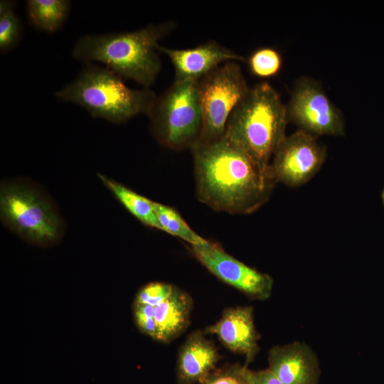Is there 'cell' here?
Returning <instances> with one entry per match:
<instances>
[{"label":"cell","instance_id":"6da1fadb","mask_svg":"<svg viewBox=\"0 0 384 384\" xmlns=\"http://www.w3.org/2000/svg\"><path fill=\"white\" fill-rule=\"evenodd\" d=\"M198 199L212 209L250 214L267 203L277 184L260 164L223 136L192 149Z\"/></svg>","mask_w":384,"mask_h":384},{"label":"cell","instance_id":"7a4b0ae2","mask_svg":"<svg viewBox=\"0 0 384 384\" xmlns=\"http://www.w3.org/2000/svg\"><path fill=\"white\" fill-rule=\"evenodd\" d=\"M176 27V23L169 20L130 32L85 36L75 43L72 55L85 63H102L123 80L130 79L149 88L161 67L159 41Z\"/></svg>","mask_w":384,"mask_h":384},{"label":"cell","instance_id":"3957f363","mask_svg":"<svg viewBox=\"0 0 384 384\" xmlns=\"http://www.w3.org/2000/svg\"><path fill=\"white\" fill-rule=\"evenodd\" d=\"M287 107L268 82L250 88L231 113L224 136L260 164L268 166L283 140L288 123Z\"/></svg>","mask_w":384,"mask_h":384},{"label":"cell","instance_id":"277c9868","mask_svg":"<svg viewBox=\"0 0 384 384\" xmlns=\"http://www.w3.org/2000/svg\"><path fill=\"white\" fill-rule=\"evenodd\" d=\"M59 99L86 109L93 117L124 122L139 114L149 115L156 95L150 88L134 90L107 67L86 63L71 83L55 93Z\"/></svg>","mask_w":384,"mask_h":384},{"label":"cell","instance_id":"5b68a950","mask_svg":"<svg viewBox=\"0 0 384 384\" xmlns=\"http://www.w3.org/2000/svg\"><path fill=\"white\" fill-rule=\"evenodd\" d=\"M0 216L13 233L39 245L58 242L65 230L63 220L52 200L26 180H6L1 183Z\"/></svg>","mask_w":384,"mask_h":384},{"label":"cell","instance_id":"8992f818","mask_svg":"<svg viewBox=\"0 0 384 384\" xmlns=\"http://www.w3.org/2000/svg\"><path fill=\"white\" fill-rule=\"evenodd\" d=\"M148 116L151 134L160 144L177 151L191 149L203 127L198 80H174L156 97Z\"/></svg>","mask_w":384,"mask_h":384},{"label":"cell","instance_id":"52a82bcc","mask_svg":"<svg viewBox=\"0 0 384 384\" xmlns=\"http://www.w3.org/2000/svg\"><path fill=\"white\" fill-rule=\"evenodd\" d=\"M198 87L203 119L198 143L213 142L224 136L231 113L250 87L237 61L214 69L198 80Z\"/></svg>","mask_w":384,"mask_h":384},{"label":"cell","instance_id":"ba28073f","mask_svg":"<svg viewBox=\"0 0 384 384\" xmlns=\"http://www.w3.org/2000/svg\"><path fill=\"white\" fill-rule=\"evenodd\" d=\"M286 107L288 122L294 124L299 130L316 137L345 135V121L341 111L316 79L299 77Z\"/></svg>","mask_w":384,"mask_h":384},{"label":"cell","instance_id":"9c48e42d","mask_svg":"<svg viewBox=\"0 0 384 384\" xmlns=\"http://www.w3.org/2000/svg\"><path fill=\"white\" fill-rule=\"evenodd\" d=\"M326 158V148L317 142V137L298 129L280 144L270 166L277 183L295 188L311 179Z\"/></svg>","mask_w":384,"mask_h":384},{"label":"cell","instance_id":"30bf717a","mask_svg":"<svg viewBox=\"0 0 384 384\" xmlns=\"http://www.w3.org/2000/svg\"><path fill=\"white\" fill-rule=\"evenodd\" d=\"M189 247L198 261L224 283L253 299L265 300L271 296L274 281L268 274L244 264L215 242L208 240Z\"/></svg>","mask_w":384,"mask_h":384},{"label":"cell","instance_id":"8fae6325","mask_svg":"<svg viewBox=\"0 0 384 384\" xmlns=\"http://www.w3.org/2000/svg\"><path fill=\"white\" fill-rule=\"evenodd\" d=\"M159 52L167 55L174 68V80H198L222 64L246 59L211 40L196 47L176 49L157 46Z\"/></svg>","mask_w":384,"mask_h":384},{"label":"cell","instance_id":"7c38bea8","mask_svg":"<svg viewBox=\"0 0 384 384\" xmlns=\"http://www.w3.org/2000/svg\"><path fill=\"white\" fill-rule=\"evenodd\" d=\"M205 333L215 334L230 351L244 355L246 366L260 351L257 342L260 336L255 329L253 308L250 306L225 309L220 319L206 327Z\"/></svg>","mask_w":384,"mask_h":384},{"label":"cell","instance_id":"4fadbf2b","mask_svg":"<svg viewBox=\"0 0 384 384\" xmlns=\"http://www.w3.org/2000/svg\"><path fill=\"white\" fill-rule=\"evenodd\" d=\"M268 364V368L283 384H319V360L305 343L294 341L272 347Z\"/></svg>","mask_w":384,"mask_h":384},{"label":"cell","instance_id":"5bb4252c","mask_svg":"<svg viewBox=\"0 0 384 384\" xmlns=\"http://www.w3.org/2000/svg\"><path fill=\"white\" fill-rule=\"evenodd\" d=\"M219 358L217 348L202 331L190 334L177 357L178 384H199L216 368Z\"/></svg>","mask_w":384,"mask_h":384},{"label":"cell","instance_id":"9a60e30c","mask_svg":"<svg viewBox=\"0 0 384 384\" xmlns=\"http://www.w3.org/2000/svg\"><path fill=\"white\" fill-rule=\"evenodd\" d=\"M192 308L191 296L175 287L171 295L155 307L156 340L169 343L184 332L190 323Z\"/></svg>","mask_w":384,"mask_h":384},{"label":"cell","instance_id":"2e32d148","mask_svg":"<svg viewBox=\"0 0 384 384\" xmlns=\"http://www.w3.org/2000/svg\"><path fill=\"white\" fill-rule=\"evenodd\" d=\"M97 176L104 186L137 220L146 226L160 229L155 213L154 201L106 176L101 174Z\"/></svg>","mask_w":384,"mask_h":384},{"label":"cell","instance_id":"e0dca14e","mask_svg":"<svg viewBox=\"0 0 384 384\" xmlns=\"http://www.w3.org/2000/svg\"><path fill=\"white\" fill-rule=\"evenodd\" d=\"M29 21L36 28L54 32L64 23L70 2L66 0H28L26 3Z\"/></svg>","mask_w":384,"mask_h":384},{"label":"cell","instance_id":"ac0fdd59","mask_svg":"<svg viewBox=\"0 0 384 384\" xmlns=\"http://www.w3.org/2000/svg\"><path fill=\"white\" fill-rule=\"evenodd\" d=\"M154 208L159 230L183 240L189 246L208 242L196 233L174 208L158 202L154 203Z\"/></svg>","mask_w":384,"mask_h":384},{"label":"cell","instance_id":"d6986e66","mask_svg":"<svg viewBox=\"0 0 384 384\" xmlns=\"http://www.w3.org/2000/svg\"><path fill=\"white\" fill-rule=\"evenodd\" d=\"M14 4L11 1L0 3V50L1 53L14 48L22 33L20 19L14 12Z\"/></svg>","mask_w":384,"mask_h":384},{"label":"cell","instance_id":"ffe728a7","mask_svg":"<svg viewBox=\"0 0 384 384\" xmlns=\"http://www.w3.org/2000/svg\"><path fill=\"white\" fill-rule=\"evenodd\" d=\"M247 61L250 73L260 78L277 75L282 67L281 54L271 47L256 49L250 54Z\"/></svg>","mask_w":384,"mask_h":384},{"label":"cell","instance_id":"44dd1931","mask_svg":"<svg viewBox=\"0 0 384 384\" xmlns=\"http://www.w3.org/2000/svg\"><path fill=\"white\" fill-rule=\"evenodd\" d=\"M245 365L226 364L215 368L199 384H248Z\"/></svg>","mask_w":384,"mask_h":384},{"label":"cell","instance_id":"7402d4cb","mask_svg":"<svg viewBox=\"0 0 384 384\" xmlns=\"http://www.w3.org/2000/svg\"><path fill=\"white\" fill-rule=\"evenodd\" d=\"M175 286L161 282H150L142 287L137 294L134 303L152 306L166 301L173 293Z\"/></svg>","mask_w":384,"mask_h":384},{"label":"cell","instance_id":"603a6c76","mask_svg":"<svg viewBox=\"0 0 384 384\" xmlns=\"http://www.w3.org/2000/svg\"><path fill=\"white\" fill-rule=\"evenodd\" d=\"M134 316L139 329L156 340L155 307L146 304H134Z\"/></svg>","mask_w":384,"mask_h":384},{"label":"cell","instance_id":"cb8c5ba5","mask_svg":"<svg viewBox=\"0 0 384 384\" xmlns=\"http://www.w3.org/2000/svg\"><path fill=\"white\" fill-rule=\"evenodd\" d=\"M245 375L248 384H283L268 368L255 371L247 367Z\"/></svg>","mask_w":384,"mask_h":384},{"label":"cell","instance_id":"d4e9b609","mask_svg":"<svg viewBox=\"0 0 384 384\" xmlns=\"http://www.w3.org/2000/svg\"><path fill=\"white\" fill-rule=\"evenodd\" d=\"M381 200H382V203H383V205L384 206V188L382 191V193H381Z\"/></svg>","mask_w":384,"mask_h":384}]
</instances>
